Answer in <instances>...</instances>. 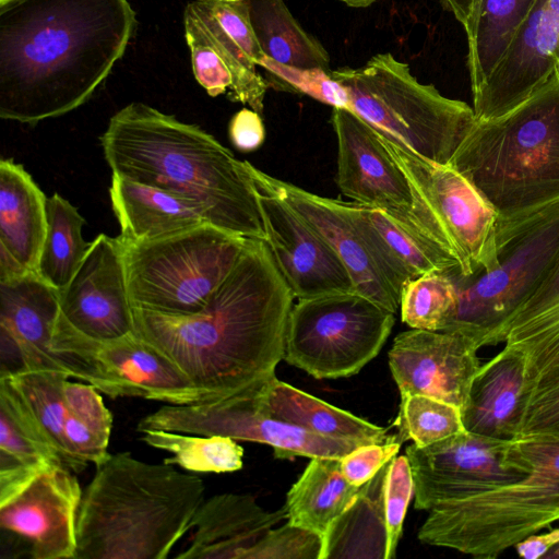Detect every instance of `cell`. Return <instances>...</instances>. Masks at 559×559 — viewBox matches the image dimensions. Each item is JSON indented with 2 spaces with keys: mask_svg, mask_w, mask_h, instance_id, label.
Returning a JSON list of instances; mask_svg holds the SVG:
<instances>
[{
  "mask_svg": "<svg viewBox=\"0 0 559 559\" xmlns=\"http://www.w3.org/2000/svg\"><path fill=\"white\" fill-rule=\"evenodd\" d=\"M341 3L353 9H366L376 3L378 0H337Z\"/></svg>",
  "mask_w": 559,
  "mask_h": 559,
  "instance_id": "816d5d0a",
  "label": "cell"
},
{
  "mask_svg": "<svg viewBox=\"0 0 559 559\" xmlns=\"http://www.w3.org/2000/svg\"><path fill=\"white\" fill-rule=\"evenodd\" d=\"M47 199L23 165L0 160V249L29 272L47 231Z\"/></svg>",
  "mask_w": 559,
  "mask_h": 559,
  "instance_id": "83f0119b",
  "label": "cell"
},
{
  "mask_svg": "<svg viewBox=\"0 0 559 559\" xmlns=\"http://www.w3.org/2000/svg\"><path fill=\"white\" fill-rule=\"evenodd\" d=\"M99 141L112 174L194 202L225 231L266 241L251 164L199 126L132 102L111 116Z\"/></svg>",
  "mask_w": 559,
  "mask_h": 559,
  "instance_id": "3957f363",
  "label": "cell"
},
{
  "mask_svg": "<svg viewBox=\"0 0 559 559\" xmlns=\"http://www.w3.org/2000/svg\"><path fill=\"white\" fill-rule=\"evenodd\" d=\"M251 26L263 53L299 69L330 72L324 46L294 17L284 0H243Z\"/></svg>",
  "mask_w": 559,
  "mask_h": 559,
  "instance_id": "1f68e13d",
  "label": "cell"
},
{
  "mask_svg": "<svg viewBox=\"0 0 559 559\" xmlns=\"http://www.w3.org/2000/svg\"><path fill=\"white\" fill-rule=\"evenodd\" d=\"M414 489V477L407 456L395 455L389 462L384 483V512L389 538L388 559L395 557Z\"/></svg>",
  "mask_w": 559,
  "mask_h": 559,
  "instance_id": "bcb514c9",
  "label": "cell"
},
{
  "mask_svg": "<svg viewBox=\"0 0 559 559\" xmlns=\"http://www.w3.org/2000/svg\"><path fill=\"white\" fill-rule=\"evenodd\" d=\"M254 173L329 242L346 267L356 293L396 313L404 284L385 262L377 243L358 219L355 202L311 193L257 167Z\"/></svg>",
  "mask_w": 559,
  "mask_h": 559,
  "instance_id": "e0dca14e",
  "label": "cell"
},
{
  "mask_svg": "<svg viewBox=\"0 0 559 559\" xmlns=\"http://www.w3.org/2000/svg\"><path fill=\"white\" fill-rule=\"evenodd\" d=\"M0 378L13 389L46 443L69 469L63 430L67 417L64 388L71 377L58 370L20 369L3 371Z\"/></svg>",
  "mask_w": 559,
  "mask_h": 559,
  "instance_id": "e575fe53",
  "label": "cell"
},
{
  "mask_svg": "<svg viewBox=\"0 0 559 559\" xmlns=\"http://www.w3.org/2000/svg\"><path fill=\"white\" fill-rule=\"evenodd\" d=\"M530 380L523 354L504 346L477 370L461 409L464 429L500 440L519 436Z\"/></svg>",
  "mask_w": 559,
  "mask_h": 559,
  "instance_id": "cb8c5ba5",
  "label": "cell"
},
{
  "mask_svg": "<svg viewBox=\"0 0 559 559\" xmlns=\"http://www.w3.org/2000/svg\"><path fill=\"white\" fill-rule=\"evenodd\" d=\"M109 198L120 226L118 238L123 243L152 240L209 223L194 202L117 174L111 175Z\"/></svg>",
  "mask_w": 559,
  "mask_h": 559,
  "instance_id": "484cf974",
  "label": "cell"
},
{
  "mask_svg": "<svg viewBox=\"0 0 559 559\" xmlns=\"http://www.w3.org/2000/svg\"><path fill=\"white\" fill-rule=\"evenodd\" d=\"M548 5L556 32V39L559 53V0H548Z\"/></svg>",
  "mask_w": 559,
  "mask_h": 559,
  "instance_id": "f907efd6",
  "label": "cell"
},
{
  "mask_svg": "<svg viewBox=\"0 0 559 559\" xmlns=\"http://www.w3.org/2000/svg\"><path fill=\"white\" fill-rule=\"evenodd\" d=\"M355 209L358 219L403 284L429 273L456 269L461 272L453 255L407 230L384 212L357 203Z\"/></svg>",
  "mask_w": 559,
  "mask_h": 559,
  "instance_id": "d6a6232c",
  "label": "cell"
},
{
  "mask_svg": "<svg viewBox=\"0 0 559 559\" xmlns=\"http://www.w3.org/2000/svg\"><path fill=\"white\" fill-rule=\"evenodd\" d=\"M401 444L395 440L359 445L341 459V469L350 484L361 487L397 454Z\"/></svg>",
  "mask_w": 559,
  "mask_h": 559,
  "instance_id": "7dc6e473",
  "label": "cell"
},
{
  "mask_svg": "<svg viewBox=\"0 0 559 559\" xmlns=\"http://www.w3.org/2000/svg\"><path fill=\"white\" fill-rule=\"evenodd\" d=\"M248 239L205 223L152 240L120 241L132 307L176 316L201 311Z\"/></svg>",
  "mask_w": 559,
  "mask_h": 559,
  "instance_id": "9c48e42d",
  "label": "cell"
},
{
  "mask_svg": "<svg viewBox=\"0 0 559 559\" xmlns=\"http://www.w3.org/2000/svg\"><path fill=\"white\" fill-rule=\"evenodd\" d=\"M449 165L516 223L559 201V68L527 99L474 122Z\"/></svg>",
  "mask_w": 559,
  "mask_h": 559,
  "instance_id": "5b68a950",
  "label": "cell"
},
{
  "mask_svg": "<svg viewBox=\"0 0 559 559\" xmlns=\"http://www.w3.org/2000/svg\"><path fill=\"white\" fill-rule=\"evenodd\" d=\"M254 392L261 407L269 415L322 437L360 444L399 440L397 435H388V428L330 405L278 380L275 374L257 383Z\"/></svg>",
  "mask_w": 559,
  "mask_h": 559,
  "instance_id": "4316f807",
  "label": "cell"
},
{
  "mask_svg": "<svg viewBox=\"0 0 559 559\" xmlns=\"http://www.w3.org/2000/svg\"><path fill=\"white\" fill-rule=\"evenodd\" d=\"M394 424L400 441L413 440L419 448L465 431L459 407L420 394L401 397Z\"/></svg>",
  "mask_w": 559,
  "mask_h": 559,
  "instance_id": "60d3db41",
  "label": "cell"
},
{
  "mask_svg": "<svg viewBox=\"0 0 559 559\" xmlns=\"http://www.w3.org/2000/svg\"><path fill=\"white\" fill-rule=\"evenodd\" d=\"M359 488L344 476L341 459L312 457L287 492V521L322 537L354 501Z\"/></svg>",
  "mask_w": 559,
  "mask_h": 559,
  "instance_id": "4dcf8cb0",
  "label": "cell"
},
{
  "mask_svg": "<svg viewBox=\"0 0 559 559\" xmlns=\"http://www.w3.org/2000/svg\"><path fill=\"white\" fill-rule=\"evenodd\" d=\"M183 27L197 82L212 97L226 93L231 73L192 1L185 8Z\"/></svg>",
  "mask_w": 559,
  "mask_h": 559,
  "instance_id": "b9f144b4",
  "label": "cell"
},
{
  "mask_svg": "<svg viewBox=\"0 0 559 559\" xmlns=\"http://www.w3.org/2000/svg\"><path fill=\"white\" fill-rule=\"evenodd\" d=\"M287 519L285 506L266 511L251 495L225 492L204 499L190 523L191 535L176 559H245L275 524Z\"/></svg>",
  "mask_w": 559,
  "mask_h": 559,
  "instance_id": "603a6c76",
  "label": "cell"
},
{
  "mask_svg": "<svg viewBox=\"0 0 559 559\" xmlns=\"http://www.w3.org/2000/svg\"><path fill=\"white\" fill-rule=\"evenodd\" d=\"M266 72V82L273 88L308 95L333 108L349 110V97L345 87L328 71L299 69L278 63L264 56L259 64Z\"/></svg>",
  "mask_w": 559,
  "mask_h": 559,
  "instance_id": "7bdbcfd3",
  "label": "cell"
},
{
  "mask_svg": "<svg viewBox=\"0 0 559 559\" xmlns=\"http://www.w3.org/2000/svg\"><path fill=\"white\" fill-rule=\"evenodd\" d=\"M322 537L288 521L269 530L245 559H320Z\"/></svg>",
  "mask_w": 559,
  "mask_h": 559,
  "instance_id": "f6af8a7d",
  "label": "cell"
},
{
  "mask_svg": "<svg viewBox=\"0 0 559 559\" xmlns=\"http://www.w3.org/2000/svg\"><path fill=\"white\" fill-rule=\"evenodd\" d=\"M67 417L63 430L68 467L81 473L88 463L100 466L110 456L112 416L96 386L72 382L64 388Z\"/></svg>",
  "mask_w": 559,
  "mask_h": 559,
  "instance_id": "836d02e7",
  "label": "cell"
},
{
  "mask_svg": "<svg viewBox=\"0 0 559 559\" xmlns=\"http://www.w3.org/2000/svg\"><path fill=\"white\" fill-rule=\"evenodd\" d=\"M535 0H481L467 38L472 94L486 81L514 39Z\"/></svg>",
  "mask_w": 559,
  "mask_h": 559,
  "instance_id": "d590c367",
  "label": "cell"
},
{
  "mask_svg": "<svg viewBox=\"0 0 559 559\" xmlns=\"http://www.w3.org/2000/svg\"><path fill=\"white\" fill-rule=\"evenodd\" d=\"M386 463L364 484L349 507L322 536L320 559H388L384 512Z\"/></svg>",
  "mask_w": 559,
  "mask_h": 559,
  "instance_id": "f1b7e54d",
  "label": "cell"
},
{
  "mask_svg": "<svg viewBox=\"0 0 559 559\" xmlns=\"http://www.w3.org/2000/svg\"><path fill=\"white\" fill-rule=\"evenodd\" d=\"M456 304L448 273H429L406 282L401 293L402 321L412 329L442 331Z\"/></svg>",
  "mask_w": 559,
  "mask_h": 559,
  "instance_id": "ab89813d",
  "label": "cell"
},
{
  "mask_svg": "<svg viewBox=\"0 0 559 559\" xmlns=\"http://www.w3.org/2000/svg\"><path fill=\"white\" fill-rule=\"evenodd\" d=\"M145 444L167 451L173 457L164 462L197 473H231L243 464V448L225 436H200L150 429L141 432Z\"/></svg>",
  "mask_w": 559,
  "mask_h": 559,
  "instance_id": "74e56055",
  "label": "cell"
},
{
  "mask_svg": "<svg viewBox=\"0 0 559 559\" xmlns=\"http://www.w3.org/2000/svg\"><path fill=\"white\" fill-rule=\"evenodd\" d=\"M331 121L337 140L336 183L341 192L359 205L384 212L456 259L448 236L414 192L380 133L345 108H333Z\"/></svg>",
  "mask_w": 559,
  "mask_h": 559,
  "instance_id": "7c38bea8",
  "label": "cell"
},
{
  "mask_svg": "<svg viewBox=\"0 0 559 559\" xmlns=\"http://www.w3.org/2000/svg\"><path fill=\"white\" fill-rule=\"evenodd\" d=\"M504 344L525 357L530 383L559 362V261L514 313Z\"/></svg>",
  "mask_w": 559,
  "mask_h": 559,
  "instance_id": "f546056e",
  "label": "cell"
},
{
  "mask_svg": "<svg viewBox=\"0 0 559 559\" xmlns=\"http://www.w3.org/2000/svg\"><path fill=\"white\" fill-rule=\"evenodd\" d=\"M330 74L345 87L350 111L401 148L437 164H449L476 121L473 107L420 83L390 52Z\"/></svg>",
  "mask_w": 559,
  "mask_h": 559,
  "instance_id": "52a82bcc",
  "label": "cell"
},
{
  "mask_svg": "<svg viewBox=\"0 0 559 559\" xmlns=\"http://www.w3.org/2000/svg\"><path fill=\"white\" fill-rule=\"evenodd\" d=\"M233 76L227 94L262 115L269 84L258 71L265 56L243 0H192Z\"/></svg>",
  "mask_w": 559,
  "mask_h": 559,
  "instance_id": "d4e9b609",
  "label": "cell"
},
{
  "mask_svg": "<svg viewBox=\"0 0 559 559\" xmlns=\"http://www.w3.org/2000/svg\"><path fill=\"white\" fill-rule=\"evenodd\" d=\"M519 437L559 441V362L530 383Z\"/></svg>",
  "mask_w": 559,
  "mask_h": 559,
  "instance_id": "ee69618b",
  "label": "cell"
},
{
  "mask_svg": "<svg viewBox=\"0 0 559 559\" xmlns=\"http://www.w3.org/2000/svg\"><path fill=\"white\" fill-rule=\"evenodd\" d=\"M45 464L62 465L13 389L0 378V466L36 467Z\"/></svg>",
  "mask_w": 559,
  "mask_h": 559,
  "instance_id": "f35d334b",
  "label": "cell"
},
{
  "mask_svg": "<svg viewBox=\"0 0 559 559\" xmlns=\"http://www.w3.org/2000/svg\"><path fill=\"white\" fill-rule=\"evenodd\" d=\"M510 440L463 431L427 447L406 448L417 510L473 497L518 481L524 473L506 462Z\"/></svg>",
  "mask_w": 559,
  "mask_h": 559,
  "instance_id": "2e32d148",
  "label": "cell"
},
{
  "mask_svg": "<svg viewBox=\"0 0 559 559\" xmlns=\"http://www.w3.org/2000/svg\"><path fill=\"white\" fill-rule=\"evenodd\" d=\"M85 223L78 209L59 193L47 199V231L36 273L59 290L72 280L92 243L82 236Z\"/></svg>",
  "mask_w": 559,
  "mask_h": 559,
  "instance_id": "8d00e7d4",
  "label": "cell"
},
{
  "mask_svg": "<svg viewBox=\"0 0 559 559\" xmlns=\"http://www.w3.org/2000/svg\"><path fill=\"white\" fill-rule=\"evenodd\" d=\"M204 492L200 477L173 464L110 454L82 493L74 559H166Z\"/></svg>",
  "mask_w": 559,
  "mask_h": 559,
  "instance_id": "277c9868",
  "label": "cell"
},
{
  "mask_svg": "<svg viewBox=\"0 0 559 559\" xmlns=\"http://www.w3.org/2000/svg\"><path fill=\"white\" fill-rule=\"evenodd\" d=\"M394 314L356 292L298 299L288 316L283 359L316 379L356 374L381 350Z\"/></svg>",
  "mask_w": 559,
  "mask_h": 559,
  "instance_id": "30bf717a",
  "label": "cell"
},
{
  "mask_svg": "<svg viewBox=\"0 0 559 559\" xmlns=\"http://www.w3.org/2000/svg\"><path fill=\"white\" fill-rule=\"evenodd\" d=\"M51 347L70 362L76 379L110 397L133 396L173 405L217 400L194 386L174 362L134 333L100 341L57 320Z\"/></svg>",
  "mask_w": 559,
  "mask_h": 559,
  "instance_id": "8fae6325",
  "label": "cell"
},
{
  "mask_svg": "<svg viewBox=\"0 0 559 559\" xmlns=\"http://www.w3.org/2000/svg\"><path fill=\"white\" fill-rule=\"evenodd\" d=\"M498 266L462 276L447 272L456 290L455 308L442 331L469 336L480 348L504 343L516 310L559 261V201L498 226Z\"/></svg>",
  "mask_w": 559,
  "mask_h": 559,
  "instance_id": "ba28073f",
  "label": "cell"
},
{
  "mask_svg": "<svg viewBox=\"0 0 559 559\" xmlns=\"http://www.w3.org/2000/svg\"><path fill=\"white\" fill-rule=\"evenodd\" d=\"M294 298L266 242L248 239L201 311L176 316L133 308L134 334L219 400L275 374Z\"/></svg>",
  "mask_w": 559,
  "mask_h": 559,
  "instance_id": "7a4b0ae2",
  "label": "cell"
},
{
  "mask_svg": "<svg viewBox=\"0 0 559 559\" xmlns=\"http://www.w3.org/2000/svg\"><path fill=\"white\" fill-rule=\"evenodd\" d=\"M559 68L548 0H535L503 57L474 93L477 120L499 117L542 87Z\"/></svg>",
  "mask_w": 559,
  "mask_h": 559,
  "instance_id": "44dd1931",
  "label": "cell"
},
{
  "mask_svg": "<svg viewBox=\"0 0 559 559\" xmlns=\"http://www.w3.org/2000/svg\"><path fill=\"white\" fill-rule=\"evenodd\" d=\"M266 245L297 299L355 292L352 278L322 235L254 173Z\"/></svg>",
  "mask_w": 559,
  "mask_h": 559,
  "instance_id": "ac0fdd59",
  "label": "cell"
},
{
  "mask_svg": "<svg viewBox=\"0 0 559 559\" xmlns=\"http://www.w3.org/2000/svg\"><path fill=\"white\" fill-rule=\"evenodd\" d=\"M381 139L448 236L462 276L498 266V214L477 188L449 164L442 165Z\"/></svg>",
  "mask_w": 559,
  "mask_h": 559,
  "instance_id": "9a60e30c",
  "label": "cell"
},
{
  "mask_svg": "<svg viewBox=\"0 0 559 559\" xmlns=\"http://www.w3.org/2000/svg\"><path fill=\"white\" fill-rule=\"evenodd\" d=\"M542 559H559V542L554 545Z\"/></svg>",
  "mask_w": 559,
  "mask_h": 559,
  "instance_id": "f5cc1de1",
  "label": "cell"
},
{
  "mask_svg": "<svg viewBox=\"0 0 559 559\" xmlns=\"http://www.w3.org/2000/svg\"><path fill=\"white\" fill-rule=\"evenodd\" d=\"M254 385L215 401L164 405L141 418L136 431L160 429L260 442L272 447L275 457L282 460L296 456L342 459L355 448L364 445L325 438L269 415L257 399Z\"/></svg>",
  "mask_w": 559,
  "mask_h": 559,
  "instance_id": "4fadbf2b",
  "label": "cell"
},
{
  "mask_svg": "<svg viewBox=\"0 0 559 559\" xmlns=\"http://www.w3.org/2000/svg\"><path fill=\"white\" fill-rule=\"evenodd\" d=\"M506 462L524 473L512 484L436 504L418 531L421 543L475 558H496L559 521V441L510 440Z\"/></svg>",
  "mask_w": 559,
  "mask_h": 559,
  "instance_id": "8992f818",
  "label": "cell"
},
{
  "mask_svg": "<svg viewBox=\"0 0 559 559\" xmlns=\"http://www.w3.org/2000/svg\"><path fill=\"white\" fill-rule=\"evenodd\" d=\"M228 133L237 150L241 152L255 151L265 139V128L261 115L251 108L240 109L231 117Z\"/></svg>",
  "mask_w": 559,
  "mask_h": 559,
  "instance_id": "c3c4849f",
  "label": "cell"
},
{
  "mask_svg": "<svg viewBox=\"0 0 559 559\" xmlns=\"http://www.w3.org/2000/svg\"><path fill=\"white\" fill-rule=\"evenodd\" d=\"M59 294L57 320L72 330L100 341L134 333L123 247L118 237L99 234Z\"/></svg>",
  "mask_w": 559,
  "mask_h": 559,
  "instance_id": "d6986e66",
  "label": "cell"
},
{
  "mask_svg": "<svg viewBox=\"0 0 559 559\" xmlns=\"http://www.w3.org/2000/svg\"><path fill=\"white\" fill-rule=\"evenodd\" d=\"M82 493L74 472L59 464L0 487L1 544L9 557L74 559Z\"/></svg>",
  "mask_w": 559,
  "mask_h": 559,
  "instance_id": "5bb4252c",
  "label": "cell"
},
{
  "mask_svg": "<svg viewBox=\"0 0 559 559\" xmlns=\"http://www.w3.org/2000/svg\"><path fill=\"white\" fill-rule=\"evenodd\" d=\"M478 349L469 336L456 331L400 333L388 356L401 397L420 394L462 409L480 367Z\"/></svg>",
  "mask_w": 559,
  "mask_h": 559,
  "instance_id": "ffe728a7",
  "label": "cell"
},
{
  "mask_svg": "<svg viewBox=\"0 0 559 559\" xmlns=\"http://www.w3.org/2000/svg\"><path fill=\"white\" fill-rule=\"evenodd\" d=\"M59 300V289L36 272L0 281L1 343L17 355L20 369L58 370L75 378L73 367L51 347Z\"/></svg>",
  "mask_w": 559,
  "mask_h": 559,
  "instance_id": "7402d4cb",
  "label": "cell"
},
{
  "mask_svg": "<svg viewBox=\"0 0 559 559\" xmlns=\"http://www.w3.org/2000/svg\"><path fill=\"white\" fill-rule=\"evenodd\" d=\"M10 1H12V0H0V5H3V4H5V3L10 2Z\"/></svg>",
  "mask_w": 559,
  "mask_h": 559,
  "instance_id": "db71d44e",
  "label": "cell"
},
{
  "mask_svg": "<svg viewBox=\"0 0 559 559\" xmlns=\"http://www.w3.org/2000/svg\"><path fill=\"white\" fill-rule=\"evenodd\" d=\"M451 12L466 32L467 38L473 34L481 0H439Z\"/></svg>",
  "mask_w": 559,
  "mask_h": 559,
  "instance_id": "681fc988",
  "label": "cell"
},
{
  "mask_svg": "<svg viewBox=\"0 0 559 559\" xmlns=\"http://www.w3.org/2000/svg\"><path fill=\"white\" fill-rule=\"evenodd\" d=\"M136 25L128 0H12L0 5V118L21 123L86 103Z\"/></svg>",
  "mask_w": 559,
  "mask_h": 559,
  "instance_id": "6da1fadb",
  "label": "cell"
}]
</instances>
